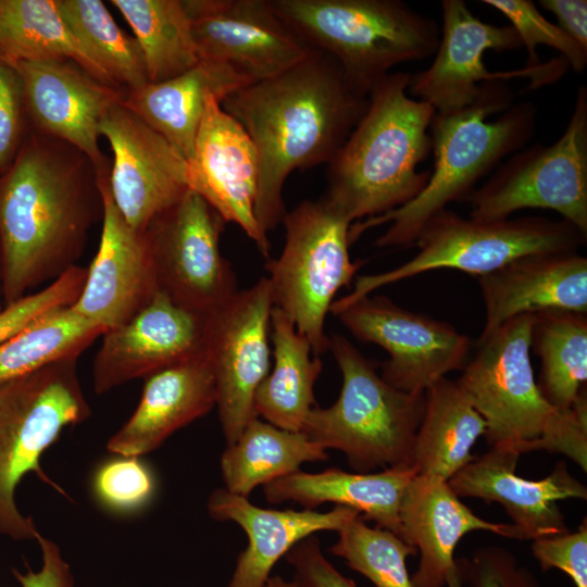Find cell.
I'll use <instances>...</instances> for the list:
<instances>
[{
  "label": "cell",
  "instance_id": "obj_1",
  "mask_svg": "<svg viewBox=\"0 0 587 587\" xmlns=\"http://www.w3.org/2000/svg\"><path fill=\"white\" fill-rule=\"evenodd\" d=\"M102 210L90 159L64 141L32 130L0 175L4 305L77 265Z\"/></svg>",
  "mask_w": 587,
  "mask_h": 587
},
{
  "label": "cell",
  "instance_id": "obj_2",
  "mask_svg": "<svg viewBox=\"0 0 587 587\" xmlns=\"http://www.w3.org/2000/svg\"><path fill=\"white\" fill-rule=\"evenodd\" d=\"M220 103L255 148L254 215L267 235L286 214L283 188L289 174L329 163L365 113L369 99L349 85L332 57L313 50L291 68L238 88Z\"/></svg>",
  "mask_w": 587,
  "mask_h": 587
},
{
  "label": "cell",
  "instance_id": "obj_3",
  "mask_svg": "<svg viewBox=\"0 0 587 587\" xmlns=\"http://www.w3.org/2000/svg\"><path fill=\"white\" fill-rule=\"evenodd\" d=\"M513 92L502 80L482 84L470 105L453 112H435L429 134L434 167L423 190L387 213L354 222L350 245L370 228L388 224L375 245L403 248L415 245L426 222L452 201L465 200L480 178L521 150L535 130L532 102L512 104Z\"/></svg>",
  "mask_w": 587,
  "mask_h": 587
},
{
  "label": "cell",
  "instance_id": "obj_4",
  "mask_svg": "<svg viewBox=\"0 0 587 587\" xmlns=\"http://www.w3.org/2000/svg\"><path fill=\"white\" fill-rule=\"evenodd\" d=\"M410 75L389 73L372 87L365 113L328 163L324 198L352 223L402 207L430 176L419 165L432 151L435 110L409 97Z\"/></svg>",
  "mask_w": 587,
  "mask_h": 587
},
{
  "label": "cell",
  "instance_id": "obj_5",
  "mask_svg": "<svg viewBox=\"0 0 587 587\" xmlns=\"http://www.w3.org/2000/svg\"><path fill=\"white\" fill-rule=\"evenodd\" d=\"M534 313L510 319L484 339L455 380L486 423L485 438L520 454L562 453L587 471V396L566 413L542 397L530 361Z\"/></svg>",
  "mask_w": 587,
  "mask_h": 587
},
{
  "label": "cell",
  "instance_id": "obj_6",
  "mask_svg": "<svg viewBox=\"0 0 587 587\" xmlns=\"http://www.w3.org/2000/svg\"><path fill=\"white\" fill-rule=\"evenodd\" d=\"M279 17L312 49L332 57L349 85L367 97L404 62L435 54L440 28L400 0H271Z\"/></svg>",
  "mask_w": 587,
  "mask_h": 587
},
{
  "label": "cell",
  "instance_id": "obj_7",
  "mask_svg": "<svg viewBox=\"0 0 587 587\" xmlns=\"http://www.w3.org/2000/svg\"><path fill=\"white\" fill-rule=\"evenodd\" d=\"M342 375L338 399L314 407L301 432L325 450L341 451L357 473L413 466L415 435L425 410V392L389 385L347 338L333 335L329 348Z\"/></svg>",
  "mask_w": 587,
  "mask_h": 587
},
{
  "label": "cell",
  "instance_id": "obj_8",
  "mask_svg": "<svg viewBox=\"0 0 587 587\" xmlns=\"http://www.w3.org/2000/svg\"><path fill=\"white\" fill-rule=\"evenodd\" d=\"M78 358L57 361L35 372L0 383V534L15 540L40 535L15 503V489L34 472L50 479L40 457L67 426L90 416L77 375Z\"/></svg>",
  "mask_w": 587,
  "mask_h": 587
},
{
  "label": "cell",
  "instance_id": "obj_9",
  "mask_svg": "<svg viewBox=\"0 0 587 587\" xmlns=\"http://www.w3.org/2000/svg\"><path fill=\"white\" fill-rule=\"evenodd\" d=\"M586 239L564 220L523 216L487 221L444 209L423 226L415 241L419 251L412 259L387 272L358 277L352 291L334 301L330 310L424 272L454 268L478 277L526 254L577 250Z\"/></svg>",
  "mask_w": 587,
  "mask_h": 587
},
{
  "label": "cell",
  "instance_id": "obj_10",
  "mask_svg": "<svg viewBox=\"0 0 587 587\" xmlns=\"http://www.w3.org/2000/svg\"><path fill=\"white\" fill-rule=\"evenodd\" d=\"M282 223L283 251L265 264L273 307L292 321L319 357L329 348L324 323L334 297L361 266L349 254L352 222L323 197L301 202L286 212Z\"/></svg>",
  "mask_w": 587,
  "mask_h": 587
},
{
  "label": "cell",
  "instance_id": "obj_11",
  "mask_svg": "<svg viewBox=\"0 0 587 587\" xmlns=\"http://www.w3.org/2000/svg\"><path fill=\"white\" fill-rule=\"evenodd\" d=\"M470 217L497 221L524 209L552 210L587 236V88L582 85L565 130L552 145L523 148L465 199Z\"/></svg>",
  "mask_w": 587,
  "mask_h": 587
},
{
  "label": "cell",
  "instance_id": "obj_12",
  "mask_svg": "<svg viewBox=\"0 0 587 587\" xmlns=\"http://www.w3.org/2000/svg\"><path fill=\"white\" fill-rule=\"evenodd\" d=\"M224 224L199 193L188 189L143 233L159 291L205 316L215 314L238 292L233 267L220 250Z\"/></svg>",
  "mask_w": 587,
  "mask_h": 587
},
{
  "label": "cell",
  "instance_id": "obj_13",
  "mask_svg": "<svg viewBox=\"0 0 587 587\" xmlns=\"http://www.w3.org/2000/svg\"><path fill=\"white\" fill-rule=\"evenodd\" d=\"M442 29L434 61L410 75L408 93L427 102L437 113L461 110L480 93L482 84L528 78L526 89H537L560 79L570 67L563 58L536 66L489 71L483 57L487 50H517L522 42L511 25L497 26L475 16L463 0L441 1Z\"/></svg>",
  "mask_w": 587,
  "mask_h": 587
},
{
  "label": "cell",
  "instance_id": "obj_14",
  "mask_svg": "<svg viewBox=\"0 0 587 587\" xmlns=\"http://www.w3.org/2000/svg\"><path fill=\"white\" fill-rule=\"evenodd\" d=\"M330 312L354 337L388 352L380 376L401 391L424 394L467 362L471 340L466 335L384 296L369 295Z\"/></svg>",
  "mask_w": 587,
  "mask_h": 587
},
{
  "label": "cell",
  "instance_id": "obj_15",
  "mask_svg": "<svg viewBox=\"0 0 587 587\" xmlns=\"http://www.w3.org/2000/svg\"><path fill=\"white\" fill-rule=\"evenodd\" d=\"M273 308L267 277L238 291L210 317L207 354L216 383V407L226 446L258 417L254 396L270 372L268 330Z\"/></svg>",
  "mask_w": 587,
  "mask_h": 587
},
{
  "label": "cell",
  "instance_id": "obj_16",
  "mask_svg": "<svg viewBox=\"0 0 587 587\" xmlns=\"http://www.w3.org/2000/svg\"><path fill=\"white\" fill-rule=\"evenodd\" d=\"M200 61L220 62L250 83L274 77L308 58L307 45L271 0H183Z\"/></svg>",
  "mask_w": 587,
  "mask_h": 587
},
{
  "label": "cell",
  "instance_id": "obj_17",
  "mask_svg": "<svg viewBox=\"0 0 587 587\" xmlns=\"http://www.w3.org/2000/svg\"><path fill=\"white\" fill-rule=\"evenodd\" d=\"M99 135L109 141L113 152L108 175L113 201L128 225L143 234L189 189V165L122 101L104 114Z\"/></svg>",
  "mask_w": 587,
  "mask_h": 587
},
{
  "label": "cell",
  "instance_id": "obj_18",
  "mask_svg": "<svg viewBox=\"0 0 587 587\" xmlns=\"http://www.w3.org/2000/svg\"><path fill=\"white\" fill-rule=\"evenodd\" d=\"M210 317L177 305L159 291L128 321L102 334L92 363L95 392L102 395L205 355Z\"/></svg>",
  "mask_w": 587,
  "mask_h": 587
},
{
  "label": "cell",
  "instance_id": "obj_19",
  "mask_svg": "<svg viewBox=\"0 0 587 587\" xmlns=\"http://www.w3.org/2000/svg\"><path fill=\"white\" fill-rule=\"evenodd\" d=\"M23 83L32 130L78 149L98 174L109 172L99 125L126 91L95 78L72 61L14 63Z\"/></svg>",
  "mask_w": 587,
  "mask_h": 587
},
{
  "label": "cell",
  "instance_id": "obj_20",
  "mask_svg": "<svg viewBox=\"0 0 587 587\" xmlns=\"http://www.w3.org/2000/svg\"><path fill=\"white\" fill-rule=\"evenodd\" d=\"M216 97H211L200 124L189 165V189L199 193L226 222L237 224L270 259L268 237L254 215L259 162L243 127Z\"/></svg>",
  "mask_w": 587,
  "mask_h": 587
},
{
  "label": "cell",
  "instance_id": "obj_21",
  "mask_svg": "<svg viewBox=\"0 0 587 587\" xmlns=\"http://www.w3.org/2000/svg\"><path fill=\"white\" fill-rule=\"evenodd\" d=\"M108 173L98 175L102 197V232L83 290L71 308L105 330L139 312L159 292L143 234L133 229L116 208Z\"/></svg>",
  "mask_w": 587,
  "mask_h": 587
},
{
  "label": "cell",
  "instance_id": "obj_22",
  "mask_svg": "<svg viewBox=\"0 0 587 587\" xmlns=\"http://www.w3.org/2000/svg\"><path fill=\"white\" fill-rule=\"evenodd\" d=\"M520 453L494 446L453 475L448 484L458 497L479 498L503 507L522 539H538L569 532L557 502L586 499V487L560 462L545 478L530 480L515 474Z\"/></svg>",
  "mask_w": 587,
  "mask_h": 587
},
{
  "label": "cell",
  "instance_id": "obj_23",
  "mask_svg": "<svg viewBox=\"0 0 587 587\" xmlns=\"http://www.w3.org/2000/svg\"><path fill=\"white\" fill-rule=\"evenodd\" d=\"M459 498L447 480L425 475H415L403 494L399 537L420 552L417 570L411 575L416 587H446L455 569L454 549L470 532L522 539L513 524L488 522Z\"/></svg>",
  "mask_w": 587,
  "mask_h": 587
},
{
  "label": "cell",
  "instance_id": "obj_24",
  "mask_svg": "<svg viewBox=\"0 0 587 587\" xmlns=\"http://www.w3.org/2000/svg\"><path fill=\"white\" fill-rule=\"evenodd\" d=\"M477 280L485 305L478 340L521 314L551 309L587 313V259L577 250L526 254Z\"/></svg>",
  "mask_w": 587,
  "mask_h": 587
},
{
  "label": "cell",
  "instance_id": "obj_25",
  "mask_svg": "<svg viewBox=\"0 0 587 587\" xmlns=\"http://www.w3.org/2000/svg\"><path fill=\"white\" fill-rule=\"evenodd\" d=\"M207 508L213 520L232 521L248 537V546L239 554L227 587H262L276 562L298 542L317 532H338L359 515L344 505L327 512L264 509L225 488L210 495Z\"/></svg>",
  "mask_w": 587,
  "mask_h": 587
},
{
  "label": "cell",
  "instance_id": "obj_26",
  "mask_svg": "<svg viewBox=\"0 0 587 587\" xmlns=\"http://www.w3.org/2000/svg\"><path fill=\"white\" fill-rule=\"evenodd\" d=\"M214 405L216 383L208 354L175 364L146 378L136 410L107 448L122 457L138 458Z\"/></svg>",
  "mask_w": 587,
  "mask_h": 587
},
{
  "label": "cell",
  "instance_id": "obj_27",
  "mask_svg": "<svg viewBox=\"0 0 587 587\" xmlns=\"http://www.w3.org/2000/svg\"><path fill=\"white\" fill-rule=\"evenodd\" d=\"M251 84L229 65L200 61L185 73L161 83L128 90L123 104L165 138L190 163L208 101H222Z\"/></svg>",
  "mask_w": 587,
  "mask_h": 587
},
{
  "label": "cell",
  "instance_id": "obj_28",
  "mask_svg": "<svg viewBox=\"0 0 587 587\" xmlns=\"http://www.w3.org/2000/svg\"><path fill=\"white\" fill-rule=\"evenodd\" d=\"M417 475L414 466L391 467L378 473H350L330 467L320 473L296 471L263 487L271 503L294 501L313 510L333 502L354 509L364 521L399 537V508L403 494Z\"/></svg>",
  "mask_w": 587,
  "mask_h": 587
},
{
  "label": "cell",
  "instance_id": "obj_29",
  "mask_svg": "<svg viewBox=\"0 0 587 587\" xmlns=\"http://www.w3.org/2000/svg\"><path fill=\"white\" fill-rule=\"evenodd\" d=\"M486 423L455 380L442 377L425 391V410L415 435L417 475L449 480L475 457L472 448Z\"/></svg>",
  "mask_w": 587,
  "mask_h": 587
},
{
  "label": "cell",
  "instance_id": "obj_30",
  "mask_svg": "<svg viewBox=\"0 0 587 587\" xmlns=\"http://www.w3.org/2000/svg\"><path fill=\"white\" fill-rule=\"evenodd\" d=\"M274 367L254 396V411L274 426L301 432L314 404V384L323 364L292 321L278 308L271 311Z\"/></svg>",
  "mask_w": 587,
  "mask_h": 587
},
{
  "label": "cell",
  "instance_id": "obj_31",
  "mask_svg": "<svg viewBox=\"0 0 587 587\" xmlns=\"http://www.w3.org/2000/svg\"><path fill=\"white\" fill-rule=\"evenodd\" d=\"M327 459L326 450L304 433L282 429L255 417L221 457L224 488L248 498L255 487L296 472L303 463Z\"/></svg>",
  "mask_w": 587,
  "mask_h": 587
},
{
  "label": "cell",
  "instance_id": "obj_32",
  "mask_svg": "<svg viewBox=\"0 0 587 587\" xmlns=\"http://www.w3.org/2000/svg\"><path fill=\"white\" fill-rule=\"evenodd\" d=\"M530 349L541 362L538 388L561 413L586 390L587 313L545 310L534 313Z\"/></svg>",
  "mask_w": 587,
  "mask_h": 587
},
{
  "label": "cell",
  "instance_id": "obj_33",
  "mask_svg": "<svg viewBox=\"0 0 587 587\" xmlns=\"http://www.w3.org/2000/svg\"><path fill=\"white\" fill-rule=\"evenodd\" d=\"M132 27L149 83L178 76L200 62L183 0H111Z\"/></svg>",
  "mask_w": 587,
  "mask_h": 587
},
{
  "label": "cell",
  "instance_id": "obj_34",
  "mask_svg": "<svg viewBox=\"0 0 587 587\" xmlns=\"http://www.w3.org/2000/svg\"><path fill=\"white\" fill-rule=\"evenodd\" d=\"M62 18L103 83L125 91L147 83L137 40L116 24L100 0H57Z\"/></svg>",
  "mask_w": 587,
  "mask_h": 587
},
{
  "label": "cell",
  "instance_id": "obj_35",
  "mask_svg": "<svg viewBox=\"0 0 587 587\" xmlns=\"http://www.w3.org/2000/svg\"><path fill=\"white\" fill-rule=\"evenodd\" d=\"M0 55L13 64L72 61L102 82L67 28L57 0H0Z\"/></svg>",
  "mask_w": 587,
  "mask_h": 587
},
{
  "label": "cell",
  "instance_id": "obj_36",
  "mask_svg": "<svg viewBox=\"0 0 587 587\" xmlns=\"http://www.w3.org/2000/svg\"><path fill=\"white\" fill-rule=\"evenodd\" d=\"M104 332L71 305L48 312L0 344V383L79 358Z\"/></svg>",
  "mask_w": 587,
  "mask_h": 587
},
{
  "label": "cell",
  "instance_id": "obj_37",
  "mask_svg": "<svg viewBox=\"0 0 587 587\" xmlns=\"http://www.w3.org/2000/svg\"><path fill=\"white\" fill-rule=\"evenodd\" d=\"M329 551L375 587H416L405 563L416 549L390 530L370 527L360 514L338 530Z\"/></svg>",
  "mask_w": 587,
  "mask_h": 587
},
{
  "label": "cell",
  "instance_id": "obj_38",
  "mask_svg": "<svg viewBox=\"0 0 587 587\" xmlns=\"http://www.w3.org/2000/svg\"><path fill=\"white\" fill-rule=\"evenodd\" d=\"M483 3L498 10L510 21L522 47L527 51V65L541 62L536 48L538 45L551 47L560 53L569 66L582 73L587 65V49L569 37L557 24L549 22L529 0H483Z\"/></svg>",
  "mask_w": 587,
  "mask_h": 587
},
{
  "label": "cell",
  "instance_id": "obj_39",
  "mask_svg": "<svg viewBox=\"0 0 587 587\" xmlns=\"http://www.w3.org/2000/svg\"><path fill=\"white\" fill-rule=\"evenodd\" d=\"M87 267L75 265L54 282L8 304L0 312V344L39 316L72 305L79 297Z\"/></svg>",
  "mask_w": 587,
  "mask_h": 587
},
{
  "label": "cell",
  "instance_id": "obj_40",
  "mask_svg": "<svg viewBox=\"0 0 587 587\" xmlns=\"http://www.w3.org/2000/svg\"><path fill=\"white\" fill-rule=\"evenodd\" d=\"M446 587H541L534 575L519 565L508 551L483 548L471 559L455 560Z\"/></svg>",
  "mask_w": 587,
  "mask_h": 587
},
{
  "label": "cell",
  "instance_id": "obj_41",
  "mask_svg": "<svg viewBox=\"0 0 587 587\" xmlns=\"http://www.w3.org/2000/svg\"><path fill=\"white\" fill-rule=\"evenodd\" d=\"M99 499L114 510L141 507L151 497L154 483L148 469L137 457H123L102 465L95 478Z\"/></svg>",
  "mask_w": 587,
  "mask_h": 587
},
{
  "label": "cell",
  "instance_id": "obj_42",
  "mask_svg": "<svg viewBox=\"0 0 587 587\" xmlns=\"http://www.w3.org/2000/svg\"><path fill=\"white\" fill-rule=\"evenodd\" d=\"M30 132L21 75L0 55V175L12 165Z\"/></svg>",
  "mask_w": 587,
  "mask_h": 587
},
{
  "label": "cell",
  "instance_id": "obj_43",
  "mask_svg": "<svg viewBox=\"0 0 587 587\" xmlns=\"http://www.w3.org/2000/svg\"><path fill=\"white\" fill-rule=\"evenodd\" d=\"M532 552L544 571L564 572L575 587H587V522L584 520L575 533L538 538Z\"/></svg>",
  "mask_w": 587,
  "mask_h": 587
},
{
  "label": "cell",
  "instance_id": "obj_44",
  "mask_svg": "<svg viewBox=\"0 0 587 587\" xmlns=\"http://www.w3.org/2000/svg\"><path fill=\"white\" fill-rule=\"evenodd\" d=\"M285 557L298 587H358L324 557L314 535L298 542Z\"/></svg>",
  "mask_w": 587,
  "mask_h": 587
},
{
  "label": "cell",
  "instance_id": "obj_45",
  "mask_svg": "<svg viewBox=\"0 0 587 587\" xmlns=\"http://www.w3.org/2000/svg\"><path fill=\"white\" fill-rule=\"evenodd\" d=\"M41 549V566L38 571L27 567L16 569L13 575L21 587H74V576L68 563L63 559L59 546L41 535L36 539Z\"/></svg>",
  "mask_w": 587,
  "mask_h": 587
},
{
  "label": "cell",
  "instance_id": "obj_46",
  "mask_svg": "<svg viewBox=\"0 0 587 587\" xmlns=\"http://www.w3.org/2000/svg\"><path fill=\"white\" fill-rule=\"evenodd\" d=\"M539 4L555 16L558 26L569 37L587 49L586 0H540Z\"/></svg>",
  "mask_w": 587,
  "mask_h": 587
},
{
  "label": "cell",
  "instance_id": "obj_47",
  "mask_svg": "<svg viewBox=\"0 0 587 587\" xmlns=\"http://www.w3.org/2000/svg\"><path fill=\"white\" fill-rule=\"evenodd\" d=\"M262 587H298L294 580H286L278 575L270 576Z\"/></svg>",
  "mask_w": 587,
  "mask_h": 587
},
{
  "label": "cell",
  "instance_id": "obj_48",
  "mask_svg": "<svg viewBox=\"0 0 587 587\" xmlns=\"http://www.w3.org/2000/svg\"><path fill=\"white\" fill-rule=\"evenodd\" d=\"M4 300H3V285H2V261H1V252H0V312L4 309Z\"/></svg>",
  "mask_w": 587,
  "mask_h": 587
}]
</instances>
